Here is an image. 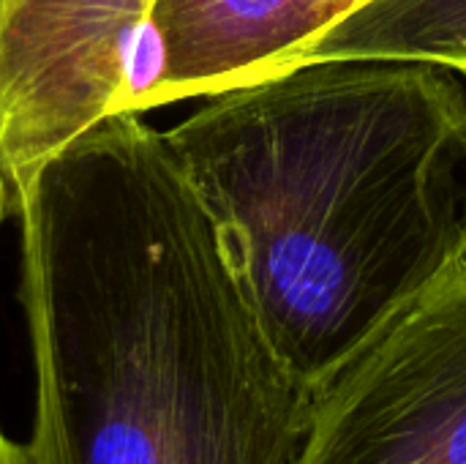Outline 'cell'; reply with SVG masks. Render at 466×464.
Listing matches in <instances>:
<instances>
[{"mask_svg": "<svg viewBox=\"0 0 466 464\" xmlns=\"http://www.w3.org/2000/svg\"><path fill=\"white\" fill-rule=\"evenodd\" d=\"M319 60L429 63L464 74L466 0H366L311 41L289 68Z\"/></svg>", "mask_w": 466, "mask_h": 464, "instance_id": "8992f818", "label": "cell"}, {"mask_svg": "<svg viewBox=\"0 0 466 464\" xmlns=\"http://www.w3.org/2000/svg\"><path fill=\"white\" fill-rule=\"evenodd\" d=\"M461 77H464V79H466V71H464V74H461Z\"/></svg>", "mask_w": 466, "mask_h": 464, "instance_id": "ba28073f", "label": "cell"}, {"mask_svg": "<svg viewBox=\"0 0 466 464\" xmlns=\"http://www.w3.org/2000/svg\"><path fill=\"white\" fill-rule=\"evenodd\" d=\"M164 137L311 394L466 257V90L451 68L306 63L208 96Z\"/></svg>", "mask_w": 466, "mask_h": 464, "instance_id": "7a4b0ae2", "label": "cell"}, {"mask_svg": "<svg viewBox=\"0 0 466 464\" xmlns=\"http://www.w3.org/2000/svg\"><path fill=\"white\" fill-rule=\"evenodd\" d=\"M35 464H298L311 391L270 347L164 131L115 115L19 213Z\"/></svg>", "mask_w": 466, "mask_h": 464, "instance_id": "6da1fadb", "label": "cell"}, {"mask_svg": "<svg viewBox=\"0 0 466 464\" xmlns=\"http://www.w3.org/2000/svg\"><path fill=\"white\" fill-rule=\"evenodd\" d=\"M366 0H150L164 71L156 107L216 96L292 66Z\"/></svg>", "mask_w": 466, "mask_h": 464, "instance_id": "5b68a950", "label": "cell"}, {"mask_svg": "<svg viewBox=\"0 0 466 464\" xmlns=\"http://www.w3.org/2000/svg\"><path fill=\"white\" fill-rule=\"evenodd\" d=\"M0 464H35L27 446L14 443L3 429H0Z\"/></svg>", "mask_w": 466, "mask_h": 464, "instance_id": "52a82bcc", "label": "cell"}, {"mask_svg": "<svg viewBox=\"0 0 466 464\" xmlns=\"http://www.w3.org/2000/svg\"><path fill=\"white\" fill-rule=\"evenodd\" d=\"M298 464H466V257L314 388Z\"/></svg>", "mask_w": 466, "mask_h": 464, "instance_id": "277c9868", "label": "cell"}, {"mask_svg": "<svg viewBox=\"0 0 466 464\" xmlns=\"http://www.w3.org/2000/svg\"><path fill=\"white\" fill-rule=\"evenodd\" d=\"M161 71L150 0H0V219L90 129L156 109Z\"/></svg>", "mask_w": 466, "mask_h": 464, "instance_id": "3957f363", "label": "cell"}]
</instances>
